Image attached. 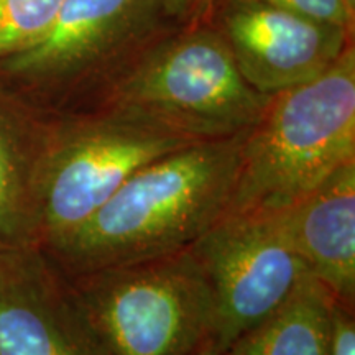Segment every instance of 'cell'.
I'll return each instance as SVG.
<instances>
[{
  "label": "cell",
  "mask_w": 355,
  "mask_h": 355,
  "mask_svg": "<svg viewBox=\"0 0 355 355\" xmlns=\"http://www.w3.org/2000/svg\"><path fill=\"white\" fill-rule=\"evenodd\" d=\"M242 135L191 144L140 168L86 224L48 247L58 266L78 277L193 245L229 214Z\"/></svg>",
  "instance_id": "obj_1"
},
{
  "label": "cell",
  "mask_w": 355,
  "mask_h": 355,
  "mask_svg": "<svg viewBox=\"0 0 355 355\" xmlns=\"http://www.w3.org/2000/svg\"><path fill=\"white\" fill-rule=\"evenodd\" d=\"M355 162V53L321 76L270 96L242 135L229 212L282 211Z\"/></svg>",
  "instance_id": "obj_2"
},
{
  "label": "cell",
  "mask_w": 355,
  "mask_h": 355,
  "mask_svg": "<svg viewBox=\"0 0 355 355\" xmlns=\"http://www.w3.org/2000/svg\"><path fill=\"white\" fill-rule=\"evenodd\" d=\"M268 99L243 79L222 35L198 30L133 61L96 110L145 122L191 141H212L245 133Z\"/></svg>",
  "instance_id": "obj_3"
},
{
  "label": "cell",
  "mask_w": 355,
  "mask_h": 355,
  "mask_svg": "<svg viewBox=\"0 0 355 355\" xmlns=\"http://www.w3.org/2000/svg\"><path fill=\"white\" fill-rule=\"evenodd\" d=\"M69 278L107 355H212V301L188 250Z\"/></svg>",
  "instance_id": "obj_4"
},
{
  "label": "cell",
  "mask_w": 355,
  "mask_h": 355,
  "mask_svg": "<svg viewBox=\"0 0 355 355\" xmlns=\"http://www.w3.org/2000/svg\"><path fill=\"white\" fill-rule=\"evenodd\" d=\"M191 141L123 115L79 119L44 145L33 186V242L51 247L74 234L140 168Z\"/></svg>",
  "instance_id": "obj_5"
},
{
  "label": "cell",
  "mask_w": 355,
  "mask_h": 355,
  "mask_svg": "<svg viewBox=\"0 0 355 355\" xmlns=\"http://www.w3.org/2000/svg\"><path fill=\"white\" fill-rule=\"evenodd\" d=\"M186 250L212 301V355L224 354L311 277L279 211L229 212Z\"/></svg>",
  "instance_id": "obj_6"
},
{
  "label": "cell",
  "mask_w": 355,
  "mask_h": 355,
  "mask_svg": "<svg viewBox=\"0 0 355 355\" xmlns=\"http://www.w3.org/2000/svg\"><path fill=\"white\" fill-rule=\"evenodd\" d=\"M0 355H107L71 278L33 245L0 250Z\"/></svg>",
  "instance_id": "obj_7"
},
{
  "label": "cell",
  "mask_w": 355,
  "mask_h": 355,
  "mask_svg": "<svg viewBox=\"0 0 355 355\" xmlns=\"http://www.w3.org/2000/svg\"><path fill=\"white\" fill-rule=\"evenodd\" d=\"M245 81L272 96L321 76L349 46V30L268 6L234 0L224 35Z\"/></svg>",
  "instance_id": "obj_8"
},
{
  "label": "cell",
  "mask_w": 355,
  "mask_h": 355,
  "mask_svg": "<svg viewBox=\"0 0 355 355\" xmlns=\"http://www.w3.org/2000/svg\"><path fill=\"white\" fill-rule=\"evenodd\" d=\"M146 0H63L46 33L0 61L6 73L30 83H94L97 102L115 83L121 40Z\"/></svg>",
  "instance_id": "obj_9"
},
{
  "label": "cell",
  "mask_w": 355,
  "mask_h": 355,
  "mask_svg": "<svg viewBox=\"0 0 355 355\" xmlns=\"http://www.w3.org/2000/svg\"><path fill=\"white\" fill-rule=\"evenodd\" d=\"M311 277L355 308V162L279 211Z\"/></svg>",
  "instance_id": "obj_10"
},
{
  "label": "cell",
  "mask_w": 355,
  "mask_h": 355,
  "mask_svg": "<svg viewBox=\"0 0 355 355\" xmlns=\"http://www.w3.org/2000/svg\"><path fill=\"white\" fill-rule=\"evenodd\" d=\"M332 303L331 293L306 277L285 303L222 355H329Z\"/></svg>",
  "instance_id": "obj_11"
},
{
  "label": "cell",
  "mask_w": 355,
  "mask_h": 355,
  "mask_svg": "<svg viewBox=\"0 0 355 355\" xmlns=\"http://www.w3.org/2000/svg\"><path fill=\"white\" fill-rule=\"evenodd\" d=\"M38 162L26 157L10 128L0 122V241L32 245L33 186Z\"/></svg>",
  "instance_id": "obj_12"
},
{
  "label": "cell",
  "mask_w": 355,
  "mask_h": 355,
  "mask_svg": "<svg viewBox=\"0 0 355 355\" xmlns=\"http://www.w3.org/2000/svg\"><path fill=\"white\" fill-rule=\"evenodd\" d=\"M63 0H0V61L46 33Z\"/></svg>",
  "instance_id": "obj_13"
},
{
  "label": "cell",
  "mask_w": 355,
  "mask_h": 355,
  "mask_svg": "<svg viewBox=\"0 0 355 355\" xmlns=\"http://www.w3.org/2000/svg\"><path fill=\"white\" fill-rule=\"evenodd\" d=\"M260 2L298 13L306 19L343 26L352 32L355 13L349 10L344 0H260Z\"/></svg>",
  "instance_id": "obj_14"
},
{
  "label": "cell",
  "mask_w": 355,
  "mask_h": 355,
  "mask_svg": "<svg viewBox=\"0 0 355 355\" xmlns=\"http://www.w3.org/2000/svg\"><path fill=\"white\" fill-rule=\"evenodd\" d=\"M355 308L334 300L331 309L329 355H355Z\"/></svg>",
  "instance_id": "obj_15"
},
{
  "label": "cell",
  "mask_w": 355,
  "mask_h": 355,
  "mask_svg": "<svg viewBox=\"0 0 355 355\" xmlns=\"http://www.w3.org/2000/svg\"><path fill=\"white\" fill-rule=\"evenodd\" d=\"M163 2L175 15H194L209 7L214 0H163Z\"/></svg>",
  "instance_id": "obj_16"
},
{
  "label": "cell",
  "mask_w": 355,
  "mask_h": 355,
  "mask_svg": "<svg viewBox=\"0 0 355 355\" xmlns=\"http://www.w3.org/2000/svg\"><path fill=\"white\" fill-rule=\"evenodd\" d=\"M345 3H347V7H349V10L350 12H354L355 13V0H344Z\"/></svg>",
  "instance_id": "obj_17"
},
{
  "label": "cell",
  "mask_w": 355,
  "mask_h": 355,
  "mask_svg": "<svg viewBox=\"0 0 355 355\" xmlns=\"http://www.w3.org/2000/svg\"><path fill=\"white\" fill-rule=\"evenodd\" d=\"M7 245H6V243H3L2 241H0V250H2V248H6Z\"/></svg>",
  "instance_id": "obj_18"
}]
</instances>
